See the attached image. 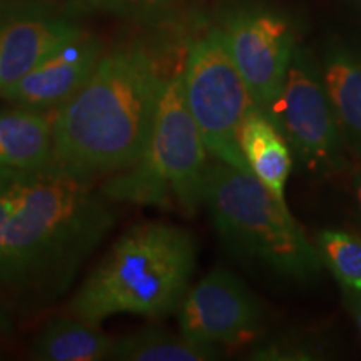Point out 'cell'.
Segmentation results:
<instances>
[{
	"instance_id": "obj_20",
	"label": "cell",
	"mask_w": 361,
	"mask_h": 361,
	"mask_svg": "<svg viewBox=\"0 0 361 361\" xmlns=\"http://www.w3.org/2000/svg\"><path fill=\"white\" fill-rule=\"evenodd\" d=\"M343 298H345V303L348 306L351 316H353L361 336V293L343 290Z\"/></svg>"
},
{
	"instance_id": "obj_6",
	"label": "cell",
	"mask_w": 361,
	"mask_h": 361,
	"mask_svg": "<svg viewBox=\"0 0 361 361\" xmlns=\"http://www.w3.org/2000/svg\"><path fill=\"white\" fill-rule=\"evenodd\" d=\"M183 85L206 151L221 162L247 169L239 147V129L258 104L234 66L219 27L189 44Z\"/></svg>"
},
{
	"instance_id": "obj_2",
	"label": "cell",
	"mask_w": 361,
	"mask_h": 361,
	"mask_svg": "<svg viewBox=\"0 0 361 361\" xmlns=\"http://www.w3.org/2000/svg\"><path fill=\"white\" fill-rule=\"evenodd\" d=\"M171 74L157 54L139 42L102 52L82 87L52 119V166L99 179L141 159Z\"/></svg>"
},
{
	"instance_id": "obj_1",
	"label": "cell",
	"mask_w": 361,
	"mask_h": 361,
	"mask_svg": "<svg viewBox=\"0 0 361 361\" xmlns=\"http://www.w3.org/2000/svg\"><path fill=\"white\" fill-rule=\"evenodd\" d=\"M94 180L47 168L22 178L4 233L0 290L25 303H52L116 224Z\"/></svg>"
},
{
	"instance_id": "obj_7",
	"label": "cell",
	"mask_w": 361,
	"mask_h": 361,
	"mask_svg": "<svg viewBox=\"0 0 361 361\" xmlns=\"http://www.w3.org/2000/svg\"><path fill=\"white\" fill-rule=\"evenodd\" d=\"M268 116L306 171L336 174L346 166L345 141L314 62L295 49L283 89Z\"/></svg>"
},
{
	"instance_id": "obj_8",
	"label": "cell",
	"mask_w": 361,
	"mask_h": 361,
	"mask_svg": "<svg viewBox=\"0 0 361 361\" xmlns=\"http://www.w3.org/2000/svg\"><path fill=\"white\" fill-rule=\"evenodd\" d=\"M219 29L252 99L268 114L295 52L291 22L271 8L247 7L229 13Z\"/></svg>"
},
{
	"instance_id": "obj_12",
	"label": "cell",
	"mask_w": 361,
	"mask_h": 361,
	"mask_svg": "<svg viewBox=\"0 0 361 361\" xmlns=\"http://www.w3.org/2000/svg\"><path fill=\"white\" fill-rule=\"evenodd\" d=\"M239 147L247 169L279 201L286 202V184L293 169L291 147L263 109L256 107L243 121Z\"/></svg>"
},
{
	"instance_id": "obj_14",
	"label": "cell",
	"mask_w": 361,
	"mask_h": 361,
	"mask_svg": "<svg viewBox=\"0 0 361 361\" xmlns=\"http://www.w3.org/2000/svg\"><path fill=\"white\" fill-rule=\"evenodd\" d=\"M52 164V117L44 111H0V169L30 173Z\"/></svg>"
},
{
	"instance_id": "obj_15",
	"label": "cell",
	"mask_w": 361,
	"mask_h": 361,
	"mask_svg": "<svg viewBox=\"0 0 361 361\" xmlns=\"http://www.w3.org/2000/svg\"><path fill=\"white\" fill-rule=\"evenodd\" d=\"M112 338L78 316L47 322L30 345V358L39 361L109 360Z\"/></svg>"
},
{
	"instance_id": "obj_3",
	"label": "cell",
	"mask_w": 361,
	"mask_h": 361,
	"mask_svg": "<svg viewBox=\"0 0 361 361\" xmlns=\"http://www.w3.org/2000/svg\"><path fill=\"white\" fill-rule=\"evenodd\" d=\"M188 229L169 223L129 228L71 300V314L101 324L117 314L162 318L179 310L196 268Z\"/></svg>"
},
{
	"instance_id": "obj_9",
	"label": "cell",
	"mask_w": 361,
	"mask_h": 361,
	"mask_svg": "<svg viewBox=\"0 0 361 361\" xmlns=\"http://www.w3.org/2000/svg\"><path fill=\"white\" fill-rule=\"evenodd\" d=\"M178 314L180 335L218 348H239L258 340L264 316L255 293L224 268L209 271L188 290Z\"/></svg>"
},
{
	"instance_id": "obj_13",
	"label": "cell",
	"mask_w": 361,
	"mask_h": 361,
	"mask_svg": "<svg viewBox=\"0 0 361 361\" xmlns=\"http://www.w3.org/2000/svg\"><path fill=\"white\" fill-rule=\"evenodd\" d=\"M322 78L345 146L361 157V54L331 44L324 54Z\"/></svg>"
},
{
	"instance_id": "obj_16",
	"label": "cell",
	"mask_w": 361,
	"mask_h": 361,
	"mask_svg": "<svg viewBox=\"0 0 361 361\" xmlns=\"http://www.w3.org/2000/svg\"><path fill=\"white\" fill-rule=\"evenodd\" d=\"M223 348L191 341L189 338L144 328L112 341L109 360L116 361H209L218 360Z\"/></svg>"
},
{
	"instance_id": "obj_5",
	"label": "cell",
	"mask_w": 361,
	"mask_h": 361,
	"mask_svg": "<svg viewBox=\"0 0 361 361\" xmlns=\"http://www.w3.org/2000/svg\"><path fill=\"white\" fill-rule=\"evenodd\" d=\"M206 146L184 97L183 69L169 75L162 90L151 139L141 159L102 184L112 202L179 209L192 216L204 202Z\"/></svg>"
},
{
	"instance_id": "obj_4",
	"label": "cell",
	"mask_w": 361,
	"mask_h": 361,
	"mask_svg": "<svg viewBox=\"0 0 361 361\" xmlns=\"http://www.w3.org/2000/svg\"><path fill=\"white\" fill-rule=\"evenodd\" d=\"M204 204L226 247L239 258L296 281L322 273L318 247L305 236L286 202L250 169L221 161L209 166Z\"/></svg>"
},
{
	"instance_id": "obj_19",
	"label": "cell",
	"mask_w": 361,
	"mask_h": 361,
	"mask_svg": "<svg viewBox=\"0 0 361 361\" xmlns=\"http://www.w3.org/2000/svg\"><path fill=\"white\" fill-rule=\"evenodd\" d=\"M24 174L25 173H19V171L0 169V263H2L4 251V233H6L7 221L12 214L13 204H16L17 192H19Z\"/></svg>"
},
{
	"instance_id": "obj_21",
	"label": "cell",
	"mask_w": 361,
	"mask_h": 361,
	"mask_svg": "<svg viewBox=\"0 0 361 361\" xmlns=\"http://www.w3.org/2000/svg\"><path fill=\"white\" fill-rule=\"evenodd\" d=\"M353 191H355L356 204H358V209L361 213V169L355 174V178H353Z\"/></svg>"
},
{
	"instance_id": "obj_11",
	"label": "cell",
	"mask_w": 361,
	"mask_h": 361,
	"mask_svg": "<svg viewBox=\"0 0 361 361\" xmlns=\"http://www.w3.org/2000/svg\"><path fill=\"white\" fill-rule=\"evenodd\" d=\"M102 52L101 39L84 30L4 89L0 99L27 109H57L87 82Z\"/></svg>"
},
{
	"instance_id": "obj_10",
	"label": "cell",
	"mask_w": 361,
	"mask_h": 361,
	"mask_svg": "<svg viewBox=\"0 0 361 361\" xmlns=\"http://www.w3.org/2000/svg\"><path fill=\"white\" fill-rule=\"evenodd\" d=\"M82 17L49 0H0V92L84 32Z\"/></svg>"
},
{
	"instance_id": "obj_22",
	"label": "cell",
	"mask_w": 361,
	"mask_h": 361,
	"mask_svg": "<svg viewBox=\"0 0 361 361\" xmlns=\"http://www.w3.org/2000/svg\"><path fill=\"white\" fill-rule=\"evenodd\" d=\"M351 4H353V6L361 12V0H351Z\"/></svg>"
},
{
	"instance_id": "obj_18",
	"label": "cell",
	"mask_w": 361,
	"mask_h": 361,
	"mask_svg": "<svg viewBox=\"0 0 361 361\" xmlns=\"http://www.w3.org/2000/svg\"><path fill=\"white\" fill-rule=\"evenodd\" d=\"M64 6L78 17L104 13L135 22H151L164 13L169 0H67Z\"/></svg>"
},
{
	"instance_id": "obj_23",
	"label": "cell",
	"mask_w": 361,
	"mask_h": 361,
	"mask_svg": "<svg viewBox=\"0 0 361 361\" xmlns=\"http://www.w3.org/2000/svg\"><path fill=\"white\" fill-rule=\"evenodd\" d=\"M4 329H6V324H4V322H2V318H0V336H2Z\"/></svg>"
},
{
	"instance_id": "obj_17",
	"label": "cell",
	"mask_w": 361,
	"mask_h": 361,
	"mask_svg": "<svg viewBox=\"0 0 361 361\" xmlns=\"http://www.w3.org/2000/svg\"><path fill=\"white\" fill-rule=\"evenodd\" d=\"M318 252L341 290L361 293V236L341 229L318 234Z\"/></svg>"
}]
</instances>
